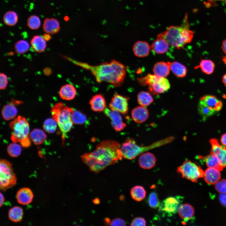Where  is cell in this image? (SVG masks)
<instances>
[{"label":"cell","mask_w":226,"mask_h":226,"mask_svg":"<svg viewBox=\"0 0 226 226\" xmlns=\"http://www.w3.org/2000/svg\"><path fill=\"white\" fill-rule=\"evenodd\" d=\"M16 52L19 54H24L27 52L29 49L30 46L28 42L24 40L18 41L14 45Z\"/></svg>","instance_id":"ab89813d"},{"label":"cell","mask_w":226,"mask_h":226,"mask_svg":"<svg viewBox=\"0 0 226 226\" xmlns=\"http://www.w3.org/2000/svg\"><path fill=\"white\" fill-rule=\"evenodd\" d=\"M169 45L165 39L159 34L157 39L152 43L151 48L153 52L162 54L167 52Z\"/></svg>","instance_id":"2e32d148"},{"label":"cell","mask_w":226,"mask_h":226,"mask_svg":"<svg viewBox=\"0 0 226 226\" xmlns=\"http://www.w3.org/2000/svg\"><path fill=\"white\" fill-rule=\"evenodd\" d=\"M41 24L40 17L35 15L30 16L27 20V25L28 27L32 30L38 29Z\"/></svg>","instance_id":"74e56055"},{"label":"cell","mask_w":226,"mask_h":226,"mask_svg":"<svg viewBox=\"0 0 226 226\" xmlns=\"http://www.w3.org/2000/svg\"><path fill=\"white\" fill-rule=\"evenodd\" d=\"M0 207H1L3 204L4 201V198L3 196L1 193H0Z\"/></svg>","instance_id":"db71d44e"},{"label":"cell","mask_w":226,"mask_h":226,"mask_svg":"<svg viewBox=\"0 0 226 226\" xmlns=\"http://www.w3.org/2000/svg\"><path fill=\"white\" fill-rule=\"evenodd\" d=\"M30 139L36 145H40L43 143L46 139V135L42 130L35 128L30 133Z\"/></svg>","instance_id":"f546056e"},{"label":"cell","mask_w":226,"mask_h":226,"mask_svg":"<svg viewBox=\"0 0 226 226\" xmlns=\"http://www.w3.org/2000/svg\"><path fill=\"white\" fill-rule=\"evenodd\" d=\"M200 101L213 109L216 112L220 111L222 107L221 101L213 96L208 95L204 96L201 98Z\"/></svg>","instance_id":"603a6c76"},{"label":"cell","mask_w":226,"mask_h":226,"mask_svg":"<svg viewBox=\"0 0 226 226\" xmlns=\"http://www.w3.org/2000/svg\"><path fill=\"white\" fill-rule=\"evenodd\" d=\"M17 178L13 172L12 164L5 159L0 161V189L5 191L16 184Z\"/></svg>","instance_id":"52a82bcc"},{"label":"cell","mask_w":226,"mask_h":226,"mask_svg":"<svg viewBox=\"0 0 226 226\" xmlns=\"http://www.w3.org/2000/svg\"><path fill=\"white\" fill-rule=\"evenodd\" d=\"M64 19L65 21H67L69 20V18L68 16H65Z\"/></svg>","instance_id":"680465c9"},{"label":"cell","mask_w":226,"mask_h":226,"mask_svg":"<svg viewBox=\"0 0 226 226\" xmlns=\"http://www.w3.org/2000/svg\"><path fill=\"white\" fill-rule=\"evenodd\" d=\"M218 198L221 204L226 207V193H220Z\"/></svg>","instance_id":"7dc6e473"},{"label":"cell","mask_w":226,"mask_h":226,"mask_svg":"<svg viewBox=\"0 0 226 226\" xmlns=\"http://www.w3.org/2000/svg\"><path fill=\"white\" fill-rule=\"evenodd\" d=\"M177 171L183 178L194 182H197L199 178L204 176V172L196 164L189 160L184 161L177 167Z\"/></svg>","instance_id":"9c48e42d"},{"label":"cell","mask_w":226,"mask_h":226,"mask_svg":"<svg viewBox=\"0 0 226 226\" xmlns=\"http://www.w3.org/2000/svg\"><path fill=\"white\" fill-rule=\"evenodd\" d=\"M223 61L225 64L226 65V56H224L223 57Z\"/></svg>","instance_id":"6f0895ef"},{"label":"cell","mask_w":226,"mask_h":226,"mask_svg":"<svg viewBox=\"0 0 226 226\" xmlns=\"http://www.w3.org/2000/svg\"><path fill=\"white\" fill-rule=\"evenodd\" d=\"M211 145V153L214 154L218 159L224 168L226 167V148L222 146L215 139L210 141Z\"/></svg>","instance_id":"4fadbf2b"},{"label":"cell","mask_w":226,"mask_h":226,"mask_svg":"<svg viewBox=\"0 0 226 226\" xmlns=\"http://www.w3.org/2000/svg\"><path fill=\"white\" fill-rule=\"evenodd\" d=\"M149 113L148 110L144 106H138L134 108L131 112L132 117L137 123H142L148 119Z\"/></svg>","instance_id":"ac0fdd59"},{"label":"cell","mask_w":226,"mask_h":226,"mask_svg":"<svg viewBox=\"0 0 226 226\" xmlns=\"http://www.w3.org/2000/svg\"><path fill=\"white\" fill-rule=\"evenodd\" d=\"M215 190L219 193H226V180H220L215 184Z\"/></svg>","instance_id":"7bdbcfd3"},{"label":"cell","mask_w":226,"mask_h":226,"mask_svg":"<svg viewBox=\"0 0 226 226\" xmlns=\"http://www.w3.org/2000/svg\"><path fill=\"white\" fill-rule=\"evenodd\" d=\"M220 171L215 168L208 167L204 171L203 177L205 182L208 184H215L220 179Z\"/></svg>","instance_id":"44dd1931"},{"label":"cell","mask_w":226,"mask_h":226,"mask_svg":"<svg viewBox=\"0 0 226 226\" xmlns=\"http://www.w3.org/2000/svg\"><path fill=\"white\" fill-rule=\"evenodd\" d=\"M170 141L169 138L161 140L147 147L140 146L132 138L126 139L121 146V150L124 158L131 160L150 149L164 144Z\"/></svg>","instance_id":"5b68a950"},{"label":"cell","mask_w":226,"mask_h":226,"mask_svg":"<svg viewBox=\"0 0 226 226\" xmlns=\"http://www.w3.org/2000/svg\"><path fill=\"white\" fill-rule=\"evenodd\" d=\"M34 197L33 193L29 188L24 187L19 190L17 192L16 198L17 202L20 204L26 205L30 203Z\"/></svg>","instance_id":"9a60e30c"},{"label":"cell","mask_w":226,"mask_h":226,"mask_svg":"<svg viewBox=\"0 0 226 226\" xmlns=\"http://www.w3.org/2000/svg\"><path fill=\"white\" fill-rule=\"evenodd\" d=\"M199 158L203 160L208 167L215 168L220 171L224 168L217 157L212 153L205 157L200 156Z\"/></svg>","instance_id":"d4e9b609"},{"label":"cell","mask_w":226,"mask_h":226,"mask_svg":"<svg viewBox=\"0 0 226 226\" xmlns=\"http://www.w3.org/2000/svg\"><path fill=\"white\" fill-rule=\"evenodd\" d=\"M50 35V34L46 33L43 35L42 37L46 41H49L51 38V36Z\"/></svg>","instance_id":"f907efd6"},{"label":"cell","mask_w":226,"mask_h":226,"mask_svg":"<svg viewBox=\"0 0 226 226\" xmlns=\"http://www.w3.org/2000/svg\"><path fill=\"white\" fill-rule=\"evenodd\" d=\"M91 109L95 112H101L106 108V101L104 97L100 94L94 96L89 101Z\"/></svg>","instance_id":"ffe728a7"},{"label":"cell","mask_w":226,"mask_h":226,"mask_svg":"<svg viewBox=\"0 0 226 226\" xmlns=\"http://www.w3.org/2000/svg\"><path fill=\"white\" fill-rule=\"evenodd\" d=\"M198 109L199 113L204 118L212 116L216 112L200 101L198 105Z\"/></svg>","instance_id":"8d00e7d4"},{"label":"cell","mask_w":226,"mask_h":226,"mask_svg":"<svg viewBox=\"0 0 226 226\" xmlns=\"http://www.w3.org/2000/svg\"><path fill=\"white\" fill-rule=\"evenodd\" d=\"M159 35L165 39L170 45L178 49L183 48L186 44L191 41L194 35L193 32L190 29L187 14H186L180 25L171 26Z\"/></svg>","instance_id":"3957f363"},{"label":"cell","mask_w":226,"mask_h":226,"mask_svg":"<svg viewBox=\"0 0 226 226\" xmlns=\"http://www.w3.org/2000/svg\"><path fill=\"white\" fill-rule=\"evenodd\" d=\"M74 110L66 105L63 103L59 102L52 107L51 113L52 118L55 120L62 133V137L64 140L66 134L70 131L73 123L71 115Z\"/></svg>","instance_id":"277c9868"},{"label":"cell","mask_w":226,"mask_h":226,"mask_svg":"<svg viewBox=\"0 0 226 226\" xmlns=\"http://www.w3.org/2000/svg\"><path fill=\"white\" fill-rule=\"evenodd\" d=\"M170 70L176 77L183 78L187 73V70L186 67L181 63L177 62H168Z\"/></svg>","instance_id":"4316f807"},{"label":"cell","mask_w":226,"mask_h":226,"mask_svg":"<svg viewBox=\"0 0 226 226\" xmlns=\"http://www.w3.org/2000/svg\"><path fill=\"white\" fill-rule=\"evenodd\" d=\"M23 215L22 208L18 206L14 207L8 211V217L11 221L17 223L20 221Z\"/></svg>","instance_id":"4dcf8cb0"},{"label":"cell","mask_w":226,"mask_h":226,"mask_svg":"<svg viewBox=\"0 0 226 226\" xmlns=\"http://www.w3.org/2000/svg\"><path fill=\"white\" fill-rule=\"evenodd\" d=\"M181 197L179 196H170L160 203L159 210L164 213L172 215L178 212L179 208L182 204Z\"/></svg>","instance_id":"30bf717a"},{"label":"cell","mask_w":226,"mask_h":226,"mask_svg":"<svg viewBox=\"0 0 226 226\" xmlns=\"http://www.w3.org/2000/svg\"><path fill=\"white\" fill-rule=\"evenodd\" d=\"M150 48L151 47L147 42L138 41L134 45L133 50L135 56L139 57H143L148 55Z\"/></svg>","instance_id":"d6986e66"},{"label":"cell","mask_w":226,"mask_h":226,"mask_svg":"<svg viewBox=\"0 0 226 226\" xmlns=\"http://www.w3.org/2000/svg\"><path fill=\"white\" fill-rule=\"evenodd\" d=\"M105 115L111 120V124L114 130L117 132L123 130L126 126V124L122 119L119 112L105 108L104 110Z\"/></svg>","instance_id":"7c38bea8"},{"label":"cell","mask_w":226,"mask_h":226,"mask_svg":"<svg viewBox=\"0 0 226 226\" xmlns=\"http://www.w3.org/2000/svg\"><path fill=\"white\" fill-rule=\"evenodd\" d=\"M12 133L11 139L14 143L20 142L22 139L28 137L29 125L26 119L18 116L9 124Z\"/></svg>","instance_id":"ba28073f"},{"label":"cell","mask_w":226,"mask_h":226,"mask_svg":"<svg viewBox=\"0 0 226 226\" xmlns=\"http://www.w3.org/2000/svg\"><path fill=\"white\" fill-rule=\"evenodd\" d=\"M131 195L132 198L135 200L141 201L145 198L146 191L143 187L136 186L131 189Z\"/></svg>","instance_id":"d6a6232c"},{"label":"cell","mask_w":226,"mask_h":226,"mask_svg":"<svg viewBox=\"0 0 226 226\" xmlns=\"http://www.w3.org/2000/svg\"><path fill=\"white\" fill-rule=\"evenodd\" d=\"M111 226H125L126 223L122 219L119 218H115L110 221L109 224Z\"/></svg>","instance_id":"bcb514c9"},{"label":"cell","mask_w":226,"mask_h":226,"mask_svg":"<svg viewBox=\"0 0 226 226\" xmlns=\"http://www.w3.org/2000/svg\"><path fill=\"white\" fill-rule=\"evenodd\" d=\"M71 119L73 124H83L87 121L86 116L81 112L78 110H74L72 113Z\"/></svg>","instance_id":"d590c367"},{"label":"cell","mask_w":226,"mask_h":226,"mask_svg":"<svg viewBox=\"0 0 226 226\" xmlns=\"http://www.w3.org/2000/svg\"><path fill=\"white\" fill-rule=\"evenodd\" d=\"M180 218L185 222H187L192 218L195 213L194 208L187 203L182 204L178 211Z\"/></svg>","instance_id":"7402d4cb"},{"label":"cell","mask_w":226,"mask_h":226,"mask_svg":"<svg viewBox=\"0 0 226 226\" xmlns=\"http://www.w3.org/2000/svg\"><path fill=\"white\" fill-rule=\"evenodd\" d=\"M7 151L8 154L10 157L13 158L17 157L20 154L21 148L19 145L13 142L8 145Z\"/></svg>","instance_id":"60d3db41"},{"label":"cell","mask_w":226,"mask_h":226,"mask_svg":"<svg viewBox=\"0 0 226 226\" xmlns=\"http://www.w3.org/2000/svg\"><path fill=\"white\" fill-rule=\"evenodd\" d=\"M119 143L110 140L101 141L93 152L81 156L83 162L94 172H99L107 166L115 164L122 158Z\"/></svg>","instance_id":"6da1fadb"},{"label":"cell","mask_w":226,"mask_h":226,"mask_svg":"<svg viewBox=\"0 0 226 226\" xmlns=\"http://www.w3.org/2000/svg\"><path fill=\"white\" fill-rule=\"evenodd\" d=\"M43 72L44 74L46 75H50L51 73V71L50 68L47 67L44 68L43 70Z\"/></svg>","instance_id":"816d5d0a"},{"label":"cell","mask_w":226,"mask_h":226,"mask_svg":"<svg viewBox=\"0 0 226 226\" xmlns=\"http://www.w3.org/2000/svg\"><path fill=\"white\" fill-rule=\"evenodd\" d=\"M149 205L152 208H156L159 207L160 202L157 194L154 192H151L148 198Z\"/></svg>","instance_id":"b9f144b4"},{"label":"cell","mask_w":226,"mask_h":226,"mask_svg":"<svg viewBox=\"0 0 226 226\" xmlns=\"http://www.w3.org/2000/svg\"><path fill=\"white\" fill-rule=\"evenodd\" d=\"M221 142L223 146L226 147V133L223 134L222 136Z\"/></svg>","instance_id":"681fc988"},{"label":"cell","mask_w":226,"mask_h":226,"mask_svg":"<svg viewBox=\"0 0 226 226\" xmlns=\"http://www.w3.org/2000/svg\"><path fill=\"white\" fill-rule=\"evenodd\" d=\"M129 99L128 97L116 93L109 104V109L122 114H126L128 111V101Z\"/></svg>","instance_id":"8fae6325"},{"label":"cell","mask_w":226,"mask_h":226,"mask_svg":"<svg viewBox=\"0 0 226 226\" xmlns=\"http://www.w3.org/2000/svg\"><path fill=\"white\" fill-rule=\"evenodd\" d=\"M222 49L223 52L226 54V39L224 40L222 42Z\"/></svg>","instance_id":"f5cc1de1"},{"label":"cell","mask_w":226,"mask_h":226,"mask_svg":"<svg viewBox=\"0 0 226 226\" xmlns=\"http://www.w3.org/2000/svg\"><path fill=\"white\" fill-rule=\"evenodd\" d=\"M146 221L143 218L136 217L132 221L130 225L132 226H145L146 225Z\"/></svg>","instance_id":"ee69618b"},{"label":"cell","mask_w":226,"mask_h":226,"mask_svg":"<svg viewBox=\"0 0 226 226\" xmlns=\"http://www.w3.org/2000/svg\"><path fill=\"white\" fill-rule=\"evenodd\" d=\"M222 81L224 85L226 86V74L223 76L222 78Z\"/></svg>","instance_id":"11a10c76"},{"label":"cell","mask_w":226,"mask_h":226,"mask_svg":"<svg viewBox=\"0 0 226 226\" xmlns=\"http://www.w3.org/2000/svg\"><path fill=\"white\" fill-rule=\"evenodd\" d=\"M18 20V16L16 12L13 11L6 12L3 17L4 24L8 26H13L15 25Z\"/></svg>","instance_id":"1f68e13d"},{"label":"cell","mask_w":226,"mask_h":226,"mask_svg":"<svg viewBox=\"0 0 226 226\" xmlns=\"http://www.w3.org/2000/svg\"><path fill=\"white\" fill-rule=\"evenodd\" d=\"M208 2H210L211 3L215 2V1H221L222 2H223L226 4V0H207Z\"/></svg>","instance_id":"9f6ffc18"},{"label":"cell","mask_w":226,"mask_h":226,"mask_svg":"<svg viewBox=\"0 0 226 226\" xmlns=\"http://www.w3.org/2000/svg\"><path fill=\"white\" fill-rule=\"evenodd\" d=\"M138 81L142 85H148V90L153 94L164 93L170 89V86L167 79L155 74H148L144 77L138 78Z\"/></svg>","instance_id":"8992f818"},{"label":"cell","mask_w":226,"mask_h":226,"mask_svg":"<svg viewBox=\"0 0 226 226\" xmlns=\"http://www.w3.org/2000/svg\"><path fill=\"white\" fill-rule=\"evenodd\" d=\"M31 45L33 50L37 53L44 52L46 46V41L39 35H35L32 37Z\"/></svg>","instance_id":"484cf974"},{"label":"cell","mask_w":226,"mask_h":226,"mask_svg":"<svg viewBox=\"0 0 226 226\" xmlns=\"http://www.w3.org/2000/svg\"><path fill=\"white\" fill-rule=\"evenodd\" d=\"M76 90L74 86L70 84L62 86L59 91V94L63 100H69L73 99L76 96Z\"/></svg>","instance_id":"cb8c5ba5"},{"label":"cell","mask_w":226,"mask_h":226,"mask_svg":"<svg viewBox=\"0 0 226 226\" xmlns=\"http://www.w3.org/2000/svg\"><path fill=\"white\" fill-rule=\"evenodd\" d=\"M170 69L167 63L159 62L154 65L153 72L154 74L160 77L165 78L169 74Z\"/></svg>","instance_id":"83f0119b"},{"label":"cell","mask_w":226,"mask_h":226,"mask_svg":"<svg viewBox=\"0 0 226 226\" xmlns=\"http://www.w3.org/2000/svg\"><path fill=\"white\" fill-rule=\"evenodd\" d=\"M67 58L75 65L90 71L97 82H105L115 87L121 85L127 72L126 66L114 60L109 62H105L94 66L70 58Z\"/></svg>","instance_id":"7a4b0ae2"},{"label":"cell","mask_w":226,"mask_h":226,"mask_svg":"<svg viewBox=\"0 0 226 226\" xmlns=\"http://www.w3.org/2000/svg\"><path fill=\"white\" fill-rule=\"evenodd\" d=\"M215 67V64L212 61L207 59L202 60L199 66L202 71L207 74L212 73L214 70Z\"/></svg>","instance_id":"e575fe53"},{"label":"cell","mask_w":226,"mask_h":226,"mask_svg":"<svg viewBox=\"0 0 226 226\" xmlns=\"http://www.w3.org/2000/svg\"><path fill=\"white\" fill-rule=\"evenodd\" d=\"M21 145L24 147H28L30 145V141L29 137L25 138L20 142Z\"/></svg>","instance_id":"c3c4849f"},{"label":"cell","mask_w":226,"mask_h":226,"mask_svg":"<svg viewBox=\"0 0 226 226\" xmlns=\"http://www.w3.org/2000/svg\"><path fill=\"white\" fill-rule=\"evenodd\" d=\"M43 29L46 33L50 34H56L60 30L59 22L56 18H46L43 22Z\"/></svg>","instance_id":"5bb4252c"},{"label":"cell","mask_w":226,"mask_h":226,"mask_svg":"<svg viewBox=\"0 0 226 226\" xmlns=\"http://www.w3.org/2000/svg\"><path fill=\"white\" fill-rule=\"evenodd\" d=\"M17 113V110L16 108L11 104L4 105L1 111L3 118L6 121L13 119L16 116Z\"/></svg>","instance_id":"f1b7e54d"},{"label":"cell","mask_w":226,"mask_h":226,"mask_svg":"<svg viewBox=\"0 0 226 226\" xmlns=\"http://www.w3.org/2000/svg\"><path fill=\"white\" fill-rule=\"evenodd\" d=\"M156 161L154 155L149 152L142 154L139 157L138 159V162L141 167L146 169H149L153 168L155 165Z\"/></svg>","instance_id":"e0dca14e"},{"label":"cell","mask_w":226,"mask_h":226,"mask_svg":"<svg viewBox=\"0 0 226 226\" xmlns=\"http://www.w3.org/2000/svg\"><path fill=\"white\" fill-rule=\"evenodd\" d=\"M137 100L138 103L143 106L149 105L153 101V99L148 92L142 91L138 94Z\"/></svg>","instance_id":"836d02e7"},{"label":"cell","mask_w":226,"mask_h":226,"mask_svg":"<svg viewBox=\"0 0 226 226\" xmlns=\"http://www.w3.org/2000/svg\"><path fill=\"white\" fill-rule=\"evenodd\" d=\"M8 83V79L6 75L3 73H0V89L3 90L5 89Z\"/></svg>","instance_id":"f6af8a7d"},{"label":"cell","mask_w":226,"mask_h":226,"mask_svg":"<svg viewBox=\"0 0 226 226\" xmlns=\"http://www.w3.org/2000/svg\"><path fill=\"white\" fill-rule=\"evenodd\" d=\"M56 121L54 119H47L44 122L43 127L46 132L49 133H53L56 129L57 125Z\"/></svg>","instance_id":"f35d334b"}]
</instances>
